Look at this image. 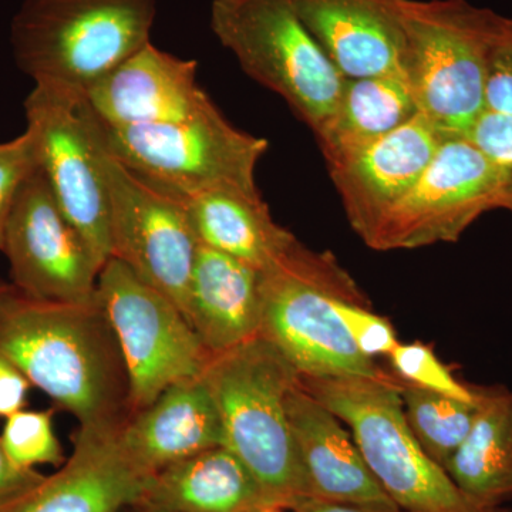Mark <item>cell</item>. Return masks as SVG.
Returning <instances> with one entry per match:
<instances>
[{
	"label": "cell",
	"mask_w": 512,
	"mask_h": 512,
	"mask_svg": "<svg viewBox=\"0 0 512 512\" xmlns=\"http://www.w3.org/2000/svg\"><path fill=\"white\" fill-rule=\"evenodd\" d=\"M0 355L80 429H120L131 416L126 363L99 295L39 301L10 285L0 299Z\"/></svg>",
	"instance_id": "cell-1"
},
{
	"label": "cell",
	"mask_w": 512,
	"mask_h": 512,
	"mask_svg": "<svg viewBox=\"0 0 512 512\" xmlns=\"http://www.w3.org/2000/svg\"><path fill=\"white\" fill-rule=\"evenodd\" d=\"M204 377L217 403L224 446L279 510L311 500L286 412L298 370L262 336L210 356Z\"/></svg>",
	"instance_id": "cell-2"
},
{
	"label": "cell",
	"mask_w": 512,
	"mask_h": 512,
	"mask_svg": "<svg viewBox=\"0 0 512 512\" xmlns=\"http://www.w3.org/2000/svg\"><path fill=\"white\" fill-rule=\"evenodd\" d=\"M308 390L348 426L370 473L406 512H512L478 503L427 456L404 416L399 377H302Z\"/></svg>",
	"instance_id": "cell-3"
},
{
	"label": "cell",
	"mask_w": 512,
	"mask_h": 512,
	"mask_svg": "<svg viewBox=\"0 0 512 512\" xmlns=\"http://www.w3.org/2000/svg\"><path fill=\"white\" fill-rule=\"evenodd\" d=\"M370 308L355 279L329 252L301 242L262 271L259 336L271 342L302 377L383 375L375 360L357 350L343 325L336 301Z\"/></svg>",
	"instance_id": "cell-4"
},
{
	"label": "cell",
	"mask_w": 512,
	"mask_h": 512,
	"mask_svg": "<svg viewBox=\"0 0 512 512\" xmlns=\"http://www.w3.org/2000/svg\"><path fill=\"white\" fill-rule=\"evenodd\" d=\"M403 77L420 113L467 136L487 110L488 62L500 13L468 0H400Z\"/></svg>",
	"instance_id": "cell-5"
},
{
	"label": "cell",
	"mask_w": 512,
	"mask_h": 512,
	"mask_svg": "<svg viewBox=\"0 0 512 512\" xmlns=\"http://www.w3.org/2000/svg\"><path fill=\"white\" fill-rule=\"evenodd\" d=\"M157 0H25L12 23L13 55L35 84L86 93L150 42Z\"/></svg>",
	"instance_id": "cell-6"
},
{
	"label": "cell",
	"mask_w": 512,
	"mask_h": 512,
	"mask_svg": "<svg viewBox=\"0 0 512 512\" xmlns=\"http://www.w3.org/2000/svg\"><path fill=\"white\" fill-rule=\"evenodd\" d=\"M211 29L248 76L279 94L320 140L346 77L330 62L291 0H212Z\"/></svg>",
	"instance_id": "cell-7"
},
{
	"label": "cell",
	"mask_w": 512,
	"mask_h": 512,
	"mask_svg": "<svg viewBox=\"0 0 512 512\" xmlns=\"http://www.w3.org/2000/svg\"><path fill=\"white\" fill-rule=\"evenodd\" d=\"M100 126L111 156L177 197L220 185L256 190V165L268 150V141L232 126L215 104L177 123Z\"/></svg>",
	"instance_id": "cell-8"
},
{
	"label": "cell",
	"mask_w": 512,
	"mask_h": 512,
	"mask_svg": "<svg viewBox=\"0 0 512 512\" xmlns=\"http://www.w3.org/2000/svg\"><path fill=\"white\" fill-rule=\"evenodd\" d=\"M25 111L37 164L60 210L104 266L111 258V244L103 136L86 93L35 84Z\"/></svg>",
	"instance_id": "cell-9"
},
{
	"label": "cell",
	"mask_w": 512,
	"mask_h": 512,
	"mask_svg": "<svg viewBox=\"0 0 512 512\" xmlns=\"http://www.w3.org/2000/svg\"><path fill=\"white\" fill-rule=\"evenodd\" d=\"M97 295L126 363L131 414L171 384L204 372L211 355L184 313L120 259L110 258L101 268Z\"/></svg>",
	"instance_id": "cell-10"
},
{
	"label": "cell",
	"mask_w": 512,
	"mask_h": 512,
	"mask_svg": "<svg viewBox=\"0 0 512 512\" xmlns=\"http://www.w3.org/2000/svg\"><path fill=\"white\" fill-rule=\"evenodd\" d=\"M498 208L500 178L490 158L467 136H448L365 244L375 251L451 244L481 215Z\"/></svg>",
	"instance_id": "cell-11"
},
{
	"label": "cell",
	"mask_w": 512,
	"mask_h": 512,
	"mask_svg": "<svg viewBox=\"0 0 512 512\" xmlns=\"http://www.w3.org/2000/svg\"><path fill=\"white\" fill-rule=\"evenodd\" d=\"M101 163L109 194L111 258L167 296L187 318L200 242L184 201L128 170L104 141Z\"/></svg>",
	"instance_id": "cell-12"
},
{
	"label": "cell",
	"mask_w": 512,
	"mask_h": 512,
	"mask_svg": "<svg viewBox=\"0 0 512 512\" xmlns=\"http://www.w3.org/2000/svg\"><path fill=\"white\" fill-rule=\"evenodd\" d=\"M13 288L49 302H89L103 265L60 210L39 165L22 184L5 231Z\"/></svg>",
	"instance_id": "cell-13"
},
{
	"label": "cell",
	"mask_w": 512,
	"mask_h": 512,
	"mask_svg": "<svg viewBox=\"0 0 512 512\" xmlns=\"http://www.w3.org/2000/svg\"><path fill=\"white\" fill-rule=\"evenodd\" d=\"M446 137L417 113L396 130L329 161L350 227L363 242L419 180Z\"/></svg>",
	"instance_id": "cell-14"
},
{
	"label": "cell",
	"mask_w": 512,
	"mask_h": 512,
	"mask_svg": "<svg viewBox=\"0 0 512 512\" xmlns=\"http://www.w3.org/2000/svg\"><path fill=\"white\" fill-rule=\"evenodd\" d=\"M86 99L109 127L177 123L214 106L198 86L197 62L164 52L151 40L92 84Z\"/></svg>",
	"instance_id": "cell-15"
},
{
	"label": "cell",
	"mask_w": 512,
	"mask_h": 512,
	"mask_svg": "<svg viewBox=\"0 0 512 512\" xmlns=\"http://www.w3.org/2000/svg\"><path fill=\"white\" fill-rule=\"evenodd\" d=\"M121 429V427H120ZM120 429H77L72 456L3 512H128L146 490V471L121 446Z\"/></svg>",
	"instance_id": "cell-16"
},
{
	"label": "cell",
	"mask_w": 512,
	"mask_h": 512,
	"mask_svg": "<svg viewBox=\"0 0 512 512\" xmlns=\"http://www.w3.org/2000/svg\"><path fill=\"white\" fill-rule=\"evenodd\" d=\"M330 62L346 79L403 77L400 0H291ZM404 79V77H403Z\"/></svg>",
	"instance_id": "cell-17"
},
{
	"label": "cell",
	"mask_w": 512,
	"mask_h": 512,
	"mask_svg": "<svg viewBox=\"0 0 512 512\" xmlns=\"http://www.w3.org/2000/svg\"><path fill=\"white\" fill-rule=\"evenodd\" d=\"M121 446L148 476L178 461L224 446L217 403L204 372L171 384L120 429Z\"/></svg>",
	"instance_id": "cell-18"
},
{
	"label": "cell",
	"mask_w": 512,
	"mask_h": 512,
	"mask_svg": "<svg viewBox=\"0 0 512 512\" xmlns=\"http://www.w3.org/2000/svg\"><path fill=\"white\" fill-rule=\"evenodd\" d=\"M286 412L311 498L342 503H393L370 473L350 430L301 379L289 390Z\"/></svg>",
	"instance_id": "cell-19"
},
{
	"label": "cell",
	"mask_w": 512,
	"mask_h": 512,
	"mask_svg": "<svg viewBox=\"0 0 512 512\" xmlns=\"http://www.w3.org/2000/svg\"><path fill=\"white\" fill-rule=\"evenodd\" d=\"M262 271L200 244L188 292L187 320L210 355L259 336Z\"/></svg>",
	"instance_id": "cell-20"
},
{
	"label": "cell",
	"mask_w": 512,
	"mask_h": 512,
	"mask_svg": "<svg viewBox=\"0 0 512 512\" xmlns=\"http://www.w3.org/2000/svg\"><path fill=\"white\" fill-rule=\"evenodd\" d=\"M180 198L201 245L261 271L281 261L299 242L274 220L258 188L220 185Z\"/></svg>",
	"instance_id": "cell-21"
},
{
	"label": "cell",
	"mask_w": 512,
	"mask_h": 512,
	"mask_svg": "<svg viewBox=\"0 0 512 512\" xmlns=\"http://www.w3.org/2000/svg\"><path fill=\"white\" fill-rule=\"evenodd\" d=\"M138 504L173 512L276 508L251 471L225 446L208 448L153 474Z\"/></svg>",
	"instance_id": "cell-22"
},
{
	"label": "cell",
	"mask_w": 512,
	"mask_h": 512,
	"mask_svg": "<svg viewBox=\"0 0 512 512\" xmlns=\"http://www.w3.org/2000/svg\"><path fill=\"white\" fill-rule=\"evenodd\" d=\"M467 495L490 507L512 498V390L484 389L470 433L446 466Z\"/></svg>",
	"instance_id": "cell-23"
},
{
	"label": "cell",
	"mask_w": 512,
	"mask_h": 512,
	"mask_svg": "<svg viewBox=\"0 0 512 512\" xmlns=\"http://www.w3.org/2000/svg\"><path fill=\"white\" fill-rule=\"evenodd\" d=\"M420 113L397 74L345 79L338 111L319 146L326 163L396 130Z\"/></svg>",
	"instance_id": "cell-24"
},
{
	"label": "cell",
	"mask_w": 512,
	"mask_h": 512,
	"mask_svg": "<svg viewBox=\"0 0 512 512\" xmlns=\"http://www.w3.org/2000/svg\"><path fill=\"white\" fill-rule=\"evenodd\" d=\"M400 380V379H399ZM404 416L427 456L446 468L466 440L478 410L476 402L421 389L400 380ZM480 394V387H478Z\"/></svg>",
	"instance_id": "cell-25"
},
{
	"label": "cell",
	"mask_w": 512,
	"mask_h": 512,
	"mask_svg": "<svg viewBox=\"0 0 512 512\" xmlns=\"http://www.w3.org/2000/svg\"><path fill=\"white\" fill-rule=\"evenodd\" d=\"M53 416L55 409H23L6 419L0 444L16 466L26 470H36L39 466H63L67 458L57 439Z\"/></svg>",
	"instance_id": "cell-26"
},
{
	"label": "cell",
	"mask_w": 512,
	"mask_h": 512,
	"mask_svg": "<svg viewBox=\"0 0 512 512\" xmlns=\"http://www.w3.org/2000/svg\"><path fill=\"white\" fill-rule=\"evenodd\" d=\"M394 376L403 382L457 399L476 402L478 387L461 383L436 356L430 346L421 342L400 343L389 356Z\"/></svg>",
	"instance_id": "cell-27"
},
{
	"label": "cell",
	"mask_w": 512,
	"mask_h": 512,
	"mask_svg": "<svg viewBox=\"0 0 512 512\" xmlns=\"http://www.w3.org/2000/svg\"><path fill=\"white\" fill-rule=\"evenodd\" d=\"M467 137L484 151L497 170L501 185V210L512 217V117L485 110Z\"/></svg>",
	"instance_id": "cell-28"
},
{
	"label": "cell",
	"mask_w": 512,
	"mask_h": 512,
	"mask_svg": "<svg viewBox=\"0 0 512 512\" xmlns=\"http://www.w3.org/2000/svg\"><path fill=\"white\" fill-rule=\"evenodd\" d=\"M335 306L357 350L367 359L375 360V357L390 356L393 349L399 345L392 323L370 311L367 306L356 305L342 299L336 301Z\"/></svg>",
	"instance_id": "cell-29"
},
{
	"label": "cell",
	"mask_w": 512,
	"mask_h": 512,
	"mask_svg": "<svg viewBox=\"0 0 512 512\" xmlns=\"http://www.w3.org/2000/svg\"><path fill=\"white\" fill-rule=\"evenodd\" d=\"M37 165L35 147L28 131L3 143L0 148V251H3L6 225L20 187Z\"/></svg>",
	"instance_id": "cell-30"
},
{
	"label": "cell",
	"mask_w": 512,
	"mask_h": 512,
	"mask_svg": "<svg viewBox=\"0 0 512 512\" xmlns=\"http://www.w3.org/2000/svg\"><path fill=\"white\" fill-rule=\"evenodd\" d=\"M487 110L512 117V18L500 15L488 62Z\"/></svg>",
	"instance_id": "cell-31"
},
{
	"label": "cell",
	"mask_w": 512,
	"mask_h": 512,
	"mask_svg": "<svg viewBox=\"0 0 512 512\" xmlns=\"http://www.w3.org/2000/svg\"><path fill=\"white\" fill-rule=\"evenodd\" d=\"M45 474L37 470L18 467L3 451L0 444V512L8 510L20 498L45 480Z\"/></svg>",
	"instance_id": "cell-32"
},
{
	"label": "cell",
	"mask_w": 512,
	"mask_h": 512,
	"mask_svg": "<svg viewBox=\"0 0 512 512\" xmlns=\"http://www.w3.org/2000/svg\"><path fill=\"white\" fill-rule=\"evenodd\" d=\"M30 386L32 384L18 367L0 355V417L8 419L23 410Z\"/></svg>",
	"instance_id": "cell-33"
},
{
	"label": "cell",
	"mask_w": 512,
	"mask_h": 512,
	"mask_svg": "<svg viewBox=\"0 0 512 512\" xmlns=\"http://www.w3.org/2000/svg\"><path fill=\"white\" fill-rule=\"evenodd\" d=\"M293 512H406L394 503H342V501L311 500L296 505Z\"/></svg>",
	"instance_id": "cell-34"
},
{
	"label": "cell",
	"mask_w": 512,
	"mask_h": 512,
	"mask_svg": "<svg viewBox=\"0 0 512 512\" xmlns=\"http://www.w3.org/2000/svg\"><path fill=\"white\" fill-rule=\"evenodd\" d=\"M131 512H173L164 510V508L151 507V505L138 504Z\"/></svg>",
	"instance_id": "cell-35"
},
{
	"label": "cell",
	"mask_w": 512,
	"mask_h": 512,
	"mask_svg": "<svg viewBox=\"0 0 512 512\" xmlns=\"http://www.w3.org/2000/svg\"><path fill=\"white\" fill-rule=\"evenodd\" d=\"M9 288L10 285L3 284V282H0V299H2V296L5 295L6 292H8Z\"/></svg>",
	"instance_id": "cell-36"
},
{
	"label": "cell",
	"mask_w": 512,
	"mask_h": 512,
	"mask_svg": "<svg viewBox=\"0 0 512 512\" xmlns=\"http://www.w3.org/2000/svg\"><path fill=\"white\" fill-rule=\"evenodd\" d=\"M259 512H284V510H279V508H266V510H262Z\"/></svg>",
	"instance_id": "cell-37"
},
{
	"label": "cell",
	"mask_w": 512,
	"mask_h": 512,
	"mask_svg": "<svg viewBox=\"0 0 512 512\" xmlns=\"http://www.w3.org/2000/svg\"><path fill=\"white\" fill-rule=\"evenodd\" d=\"M2 146H3V143H0V148H2Z\"/></svg>",
	"instance_id": "cell-38"
}]
</instances>
